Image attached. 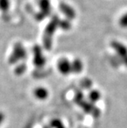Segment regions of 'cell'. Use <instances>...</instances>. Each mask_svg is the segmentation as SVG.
<instances>
[{
    "mask_svg": "<svg viewBox=\"0 0 127 128\" xmlns=\"http://www.w3.org/2000/svg\"><path fill=\"white\" fill-rule=\"evenodd\" d=\"M57 67H58L59 71L64 74H67L71 71V64L68 62L67 59H61L58 62V64H57Z\"/></svg>",
    "mask_w": 127,
    "mask_h": 128,
    "instance_id": "cell-1",
    "label": "cell"
},
{
    "mask_svg": "<svg viewBox=\"0 0 127 128\" xmlns=\"http://www.w3.org/2000/svg\"><path fill=\"white\" fill-rule=\"evenodd\" d=\"M112 46L120 56L123 57V58L127 57V48L123 44L118 43L117 42H113Z\"/></svg>",
    "mask_w": 127,
    "mask_h": 128,
    "instance_id": "cell-2",
    "label": "cell"
},
{
    "mask_svg": "<svg viewBox=\"0 0 127 128\" xmlns=\"http://www.w3.org/2000/svg\"><path fill=\"white\" fill-rule=\"evenodd\" d=\"M61 9L62 12L67 16V18H74V16H75L74 10L71 6H69L67 4H61Z\"/></svg>",
    "mask_w": 127,
    "mask_h": 128,
    "instance_id": "cell-3",
    "label": "cell"
},
{
    "mask_svg": "<svg viewBox=\"0 0 127 128\" xmlns=\"http://www.w3.org/2000/svg\"><path fill=\"white\" fill-rule=\"evenodd\" d=\"M39 6L41 9V14L44 13L48 16L50 12V8H51V4H50L49 0H40Z\"/></svg>",
    "mask_w": 127,
    "mask_h": 128,
    "instance_id": "cell-4",
    "label": "cell"
},
{
    "mask_svg": "<svg viewBox=\"0 0 127 128\" xmlns=\"http://www.w3.org/2000/svg\"><path fill=\"white\" fill-rule=\"evenodd\" d=\"M34 95L38 99H45L48 96V90L44 88H38L34 90Z\"/></svg>",
    "mask_w": 127,
    "mask_h": 128,
    "instance_id": "cell-5",
    "label": "cell"
},
{
    "mask_svg": "<svg viewBox=\"0 0 127 128\" xmlns=\"http://www.w3.org/2000/svg\"><path fill=\"white\" fill-rule=\"evenodd\" d=\"M71 69L75 72H80L82 69V63L79 60H75L71 64Z\"/></svg>",
    "mask_w": 127,
    "mask_h": 128,
    "instance_id": "cell-6",
    "label": "cell"
},
{
    "mask_svg": "<svg viewBox=\"0 0 127 128\" xmlns=\"http://www.w3.org/2000/svg\"><path fill=\"white\" fill-rule=\"evenodd\" d=\"M9 0H0V9L7 10L9 8Z\"/></svg>",
    "mask_w": 127,
    "mask_h": 128,
    "instance_id": "cell-7",
    "label": "cell"
},
{
    "mask_svg": "<svg viewBox=\"0 0 127 128\" xmlns=\"http://www.w3.org/2000/svg\"><path fill=\"white\" fill-rule=\"evenodd\" d=\"M120 24L123 27H127V13H125L120 19Z\"/></svg>",
    "mask_w": 127,
    "mask_h": 128,
    "instance_id": "cell-8",
    "label": "cell"
},
{
    "mask_svg": "<svg viewBox=\"0 0 127 128\" xmlns=\"http://www.w3.org/2000/svg\"><path fill=\"white\" fill-rule=\"evenodd\" d=\"M2 120H3V115H2V114L0 113V124H1Z\"/></svg>",
    "mask_w": 127,
    "mask_h": 128,
    "instance_id": "cell-9",
    "label": "cell"
}]
</instances>
